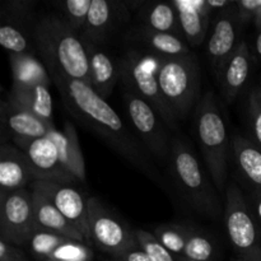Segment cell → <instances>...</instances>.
Returning <instances> with one entry per match:
<instances>
[{
	"instance_id": "cell-1",
	"label": "cell",
	"mask_w": 261,
	"mask_h": 261,
	"mask_svg": "<svg viewBox=\"0 0 261 261\" xmlns=\"http://www.w3.org/2000/svg\"><path fill=\"white\" fill-rule=\"evenodd\" d=\"M69 114L101 137L117 154L155 182H162L147 149L127 129L117 112L89 84L68 76L51 75Z\"/></svg>"
},
{
	"instance_id": "cell-2",
	"label": "cell",
	"mask_w": 261,
	"mask_h": 261,
	"mask_svg": "<svg viewBox=\"0 0 261 261\" xmlns=\"http://www.w3.org/2000/svg\"><path fill=\"white\" fill-rule=\"evenodd\" d=\"M36 51L50 75L60 74L89 83V61L81 36L59 14L40 15L32 22Z\"/></svg>"
},
{
	"instance_id": "cell-3",
	"label": "cell",
	"mask_w": 261,
	"mask_h": 261,
	"mask_svg": "<svg viewBox=\"0 0 261 261\" xmlns=\"http://www.w3.org/2000/svg\"><path fill=\"white\" fill-rule=\"evenodd\" d=\"M194 121L204 162L216 188L223 193L231 153V139L213 92H206L196 105Z\"/></svg>"
},
{
	"instance_id": "cell-4",
	"label": "cell",
	"mask_w": 261,
	"mask_h": 261,
	"mask_svg": "<svg viewBox=\"0 0 261 261\" xmlns=\"http://www.w3.org/2000/svg\"><path fill=\"white\" fill-rule=\"evenodd\" d=\"M168 163L173 181L188 203L201 216L218 218L223 211L218 195L209 182L196 154L185 140L180 138L172 139Z\"/></svg>"
},
{
	"instance_id": "cell-5",
	"label": "cell",
	"mask_w": 261,
	"mask_h": 261,
	"mask_svg": "<svg viewBox=\"0 0 261 261\" xmlns=\"http://www.w3.org/2000/svg\"><path fill=\"white\" fill-rule=\"evenodd\" d=\"M165 58L152 53L130 50L119 61L120 73L125 87L135 92L155 110L170 129H177L178 119L168 106L160 83L158 73Z\"/></svg>"
},
{
	"instance_id": "cell-6",
	"label": "cell",
	"mask_w": 261,
	"mask_h": 261,
	"mask_svg": "<svg viewBox=\"0 0 261 261\" xmlns=\"http://www.w3.org/2000/svg\"><path fill=\"white\" fill-rule=\"evenodd\" d=\"M158 83L176 117L186 119L200 101V68L195 56L165 59Z\"/></svg>"
},
{
	"instance_id": "cell-7",
	"label": "cell",
	"mask_w": 261,
	"mask_h": 261,
	"mask_svg": "<svg viewBox=\"0 0 261 261\" xmlns=\"http://www.w3.org/2000/svg\"><path fill=\"white\" fill-rule=\"evenodd\" d=\"M224 224L229 242L244 261H261V232L251 206L234 184L226 189Z\"/></svg>"
},
{
	"instance_id": "cell-8",
	"label": "cell",
	"mask_w": 261,
	"mask_h": 261,
	"mask_svg": "<svg viewBox=\"0 0 261 261\" xmlns=\"http://www.w3.org/2000/svg\"><path fill=\"white\" fill-rule=\"evenodd\" d=\"M89 241L115 257L137 249L135 231H132L97 198L88 199Z\"/></svg>"
},
{
	"instance_id": "cell-9",
	"label": "cell",
	"mask_w": 261,
	"mask_h": 261,
	"mask_svg": "<svg viewBox=\"0 0 261 261\" xmlns=\"http://www.w3.org/2000/svg\"><path fill=\"white\" fill-rule=\"evenodd\" d=\"M124 102L130 122L142 139L145 149L149 150L150 154L158 160L168 162L172 140L166 132L167 125L163 122L155 110L135 92L125 89Z\"/></svg>"
},
{
	"instance_id": "cell-10",
	"label": "cell",
	"mask_w": 261,
	"mask_h": 261,
	"mask_svg": "<svg viewBox=\"0 0 261 261\" xmlns=\"http://www.w3.org/2000/svg\"><path fill=\"white\" fill-rule=\"evenodd\" d=\"M0 198V237L15 246L28 245L36 231L32 191L20 189Z\"/></svg>"
},
{
	"instance_id": "cell-11",
	"label": "cell",
	"mask_w": 261,
	"mask_h": 261,
	"mask_svg": "<svg viewBox=\"0 0 261 261\" xmlns=\"http://www.w3.org/2000/svg\"><path fill=\"white\" fill-rule=\"evenodd\" d=\"M242 24L244 23L240 18L237 2L233 7L216 15L214 24L206 40V56L217 79L221 75L224 64L242 41L240 40Z\"/></svg>"
},
{
	"instance_id": "cell-12",
	"label": "cell",
	"mask_w": 261,
	"mask_h": 261,
	"mask_svg": "<svg viewBox=\"0 0 261 261\" xmlns=\"http://www.w3.org/2000/svg\"><path fill=\"white\" fill-rule=\"evenodd\" d=\"M13 142L27 155L32 166L35 181H53L68 185L78 182L63 166L58 149L48 135L33 139L13 138Z\"/></svg>"
},
{
	"instance_id": "cell-13",
	"label": "cell",
	"mask_w": 261,
	"mask_h": 261,
	"mask_svg": "<svg viewBox=\"0 0 261 261\" xmlns=\"http://www.w3.org/2000/svg\"><path fill=\"white\" fill-rule=\"evenodd\" d=\"M31 188L53 201L66 221L81 232L86 241H89L88 199L83 193L73 185L53 181H33Z\"/></svg>"
},
{
	"instance_id": "cell-14",
	"label": "cell",
	"mask_w": 261,
	"mask_h": 261,
	"mask_svg": "<svg viewBox=\"0 0 261 261\" xmlns=\"http://www.w3.org/2000/svg\"><path fill=\"white\" fill-rule=\"evenodd\" d=\"M125 10L121 9V4L117 2L93 0L86 25L81 33V40L86 43L102 46L116 30L117 24L124 20Z\"/></svg>"
},
{
	"instance_id": "cell-15",
	"label": "cell",
	"mask_w": 261,
	"mask_h": 261,
	"mask_svg": "<svg viewBox=\"0 0 261 261\" xmlns=\"http://www.w3.org/2000/svg\"><path fill=\"white\" fill-rule=\"evenodd\" d=\"M181 32L190 47H199L208 40L211 12L205 0H172Z\"/></svg>"
},
{
	"instance_id": "cell-16",
	"label": "cell",
	"mask_w": 261,
	"mask_h": 261,
	"mask_svg": "<svg viewBox=\"0 0 261 261\" xmlns=\"http://www.w3.org/2000/svg\"><path fill=\"white\" fill-rule=\"evenodd\" d=\"M33 181L35 175L27 155L15 145L3 143L0 148V195L24 189Z\"/></svg>"
},
{
	"instance_id": "cell-17",
	"label": "cell",
	"mask_w": 261,
	"mask_h": 261,
	"mask_svg": "<svg viewBox=\"0 0 261 261\" xmlns=\"http://www.w3.org/2000/svg\"><path fill=\"white\" fill-rule=\"evenodd\" d=\"M89 61V86L103 99L109 98L115 86L121 78L119 61L115 60L102 46L86 43Z\"/></svg>"
},
{
	"instance_id": "cell-18",
	"label": "cell",
	"mask_w": 261,
	"mask_h": 261,
	"mask_svg": "<svg viewBox=\"0 0 261 261\" xmlns=\"http://www.w3.org/2000/svg\"><path fill=\"white\" fill-rule=\"evenodd\" d=\"M251 69V51L244 40L240 42L231 58L224 64L218 76L219 87L227 103H232L239 97L240 92L249 79Z\"/></svg>"
},
{
	"instance_id": "cell-19",
	"label": "cell",
	"mask_w": 261,
	"mask_h": 261,
	"mask_svg": "<svg viewBox=\"0 0 261 261\" xmlns=\"http://www.w3.org/2000/svg\"><path fill=\"white\" fill-rule=\"evenodd\" d=\"M47 135L55 144L61 163L66 171L78 182H84L86 163L74 125L70 121H65L63 129L58 130L56 127H53Z\"/></svg>"
},
{
	"instance_id": "cell-20",
	"label": "cell",
	"mask_w": 261,
	"mask_h": 261,
	"mask_svg": "<svg viewBox=\"0 0 261 261\" xmlns=\"http://www.w3.org/2000/svg\"><path fill=\"white\" fill-rule=\"evenodd\" d=\"M3 125L8 127L13 138H42L50 133L55 125L41 120L31 112L15 106L8 99L2 102Z\"/></svg>"
},
{
	"instance_id": "cell-21",
	"label": "cell",
	"mask_w": 261,
	"mask_h": 261,
	"mask_svg": "<svg viewBox=\"0 0 261 261\" xmlns=\"http://www.w3.org/2000/svg\"><path fill=\"white\" fill-rule=\"evenodd\" d=\"M7 99L15 106L31 112L46 122L54 124V102L50 87L46 86H12Z\"/></svg>"
},
{
	"instance_id": "cell-22",
	"label": "cell",
	"mask_w": 261,
	"mask_h": 261,
	"mask_svg": "<svg viewBox=\"0 0 261 261\" xmlns=\"http://www.w3.org/2000/svg\"><path fill=\"white\" fill-rule=\"evenodd\" d=\"M32 191L36 228L47 229V231L56 232V233L68 237V239L86 242V239L82 236L81 232L66 221L65 217L59 212V209L54 205L53 201L48 200L45 195H42L38 191Z\"/></svg>"
},
{
	"instance_id": "cell-23",
	"label": "cell",
	"mask_w": 261,
	"mask_h": 261,
	"mask_svg": "<svg viewBox=\"0 0 261 261\" xmlns=\"http://www.w3.org/2000/svg\"><path fill=\"white\" fill-rule=\"evenodd\" d=\"M9 64L13 86L50 87L53 83L46 65L35 54H10Z\"/></svg>"
},
{
	"instance_id": "cell-24",
	"label": "cell",
	"mask_w": 261,
	"mask_h": 261,
	"mask_svg": "<svg viewBox=\"0 0 261 261\" xmlns=\"http://www.w3.org/2000/svg\"><path fill=\"white\" fill-rule=\"evenodd\" d=\"M138 41L144 43L149 53L165 59L181 58L191 55V47L181 36L172 33L157 32L140 25L137 31Z\"/></svg>"
},
{
	"instance_id": "cell-25",
	"label": "cell",
	"mask_w": 261,
	"mask_h": 261,
	"mask_svg": "<svg viewBox=\"0 0 261 261\" xmlns=\"http://www.w3.org/2000/svg\"><path fill=\"white\" fill-rule=\"evenodd\" d=\"M231 153L237 167L256 188H261V149L251 139L236 134L231 139Z\"/></svg>"
},
{
	"instance_id": "cell-26",
	"label": "cell",
	"mask_w": 261,
	"mask_h": 261,
	"mask_svg": "<svg viewBox=\"0 0 261 261\" xmlns=\"http://www.w3.org/2000/svg\"><path fill=\"white\" fill-rule=\"evenodd\" d=\"M142 27L157 32L172 33L184 37L180 23L172 2L170 3H148L140 10Z\"/></svg>"
},
{
	"instance_id": "cell-27",
	"label": "cell",
	"mask_w": 261,
	"mask_h": 261,
	"mask_svg": "<svg viewBox=\"0 0 261 261\" xmlns=\"http://www.w3.org/2000/svg\"><path fill=\"white\" fill-rule=\"evenodd\" d=\"M0 45L8 54H35L32 36L27 35L23 25H18L15 20H7L0 25Z\"/></svg>"
},
{
	"instance_id": "cell-28",
	"label": "cell",
	"mask_w": 261,
	"mask_h": 261,
	"mask_svg": "<svg viewBox=\"0 0 261 261\" xmlns=\"http://www.w3.org/2000/svg\"><path fill=\"white\" fill-rule=\"evenodd\" d=\"M190 227L181 224H162L153 232L158 241L176 256H182Z\"/></svg>"
},
{
	"instance_id": "cell-29",
	"label": "cell",
	"mask_w": 261,
	"mask_h": 261,
	"mask_svg": "<svg viewBox=\"0 0 261 261\" xmlns=\"http://www.w3.org/2000/svg\"><path fill=\"white\" fill-rule=\"evenodd\" d=\"M93 0H66L59 3L58 8L60 12V17L81 36L84 25H86L87 17H88L89 8Z\"/></svg>"
},
{
	"instance_id": "cell-30",
	"label": "cell",
	"mask_w": 261,
	"mask_h": 261,
	"mask_svg": "<svg viewBox=\"0 0 261 261\" xmlns=\"http://www.w3.org/2000/svg\"><path fill=\"white\" fill-rule=\"evenodd\" d=\"M68 240L71 239L61 236L56 232L47 231V229L36 228L28 245H30L31 250L36 256L48 260L51 255L54 254V251L63 244H65Z\"/></svg>"
},
{
	"instance_id": "cell-31",
	"label": "cell",
	"mask_w": 261,
	"mask_h": 261,
	"mask_svg": "<svg viewBox=\"0 0 261 261\" xmlns=\"http://www.w3.org/2000/svg\"><path fill=\"white\" fill-rule=\"evenodd\" d=\"M214 255L213 242L204 232L190 227L182 256L195 261H211Z\"/></svg>"
},
{
	"instance_id": "cell-32",
	"label": "cell",
	"mask_w": 261,
	"mask_h": 261,
	"mask_svg": "<svg viewBox=\"0 0 261 261\" xmlns=\"http://www.w3.org/2000/svg\"><path fill=\"white\" fill-rule=\"evenodd\" d=\"M137 236L138 246L143 251L147 252L154 261H177V256L172 252L168 251L162 244L157 240V237L153 233L143 229H137L135 231Z\"/></svg>"
},
{
	"instance_id": "cell-33",
	"label": "cell",
	"mask_w": 261,
	"mask_h": 261,
	"mask_svg": "<svg viewBox=\"0 0 261 261\" xmlns=\"http://www.w3.org/2000/svg\"><path fill=\"white\" fill-rule=\"evenodd\" d=\"M93 252L83 241L68 240L54 251L48 260L56 261H91Z\"/></svg>"
},
{
	"instance_id": "cell-34",
	"label": "cell",
	"mask_w": 261,
	"mask_h": 261,
	"mask_svg": "<svg viewBox=\"0 0 261 261\" xmlns=\"http://www.w3.org/2000/svg\"><path fill=\"white\" fill-rule=\"evenodd\" d=\"M249 124L252 142L261 149V86L249 94Z\"/></svg>"
},
{
	"instance_id": "cell-35",
	"label": "cell",
	"mask_w": 261,
	"mask_h": 261,
	"mask_svg": "<svg viewBox=\"0 0 261 261\" xmlns=\"http://www.w3.org/2000/svg\"><path fill=\"white\" fill-rule=\"evenodd\" d=\"M260 0H240L237 2V8L240 12V18L242 23H247L254 20L255 12L259 7Z\"/></svg>"
},
{
	"instance_id": "cell-36",
	"label": "cell",
	"mask_w": 261,
	"mask_h": 261,
	"mask_svg": "<svg viewBox=\"0 0 261 261\" xmlns=\"http://www.w3.org/2000/svg\"><path fill=\"white\" fill-rule=\"evenodd\" d=\"M22 255L15 245L0 237V261H22Z\"/></svg>"
},
{
	"instance_id": "cell-37",
	"label": "cell",
	"mask_w": 261,
	"mask_h": 261,
	"mask_svg": "<svg viewBox=\"0 0 261 261\" xmlns=\"http://www.w3.org/2000/svg\"><path fill=\"white\" fill-rule=\"evenodd\" d=\"M117 261H154L149 255L145 251H143L142 249L137 247V249H133L130 251L125 252V254L120 255L119 257H116Z\"/></svg>"
},
{
	"instance_id": "cell-38",
	"label": "cell",
	"mask_w": 261,
	"mask_h": 261,
	"mask_svg": "<svg viewBox=\"0 0 261 261\" xmlns=\"http://www.w3.org/2000/svg\"><path fill=\"white\" fill-rule=\"evenodd\" d=\"M205 2L211 14L213 12H218V13L223 12V10L233 7L234 3H236V2H232V0H205Z\"/></svg>"
},
{
	"instance_id": "cell-39",
	"label": "cell",
	"mask_w": 261,
	"mask_h": 261,
	"mask_svg": "<svg viewBox=\"0 0 261 261\" xmlns=\"http://www.w3.org/2000/svg\"><path fill=\"white\" fill-rule=\"evenodd\" d=\"M251 204L255 217L261 222V188H256L251 193Z\"/></svg>"
},
{
	"instance_id": "cell-40",
	"label": "cell",
	"mask_w": 261,
	"mask_h": 261,
	"mask_svg": "<svg viewBox=\"0 0 261 261\" xmlns=\"http://www.w3.org/2000/svg\"><path fill=\"white\" fill-rule=\"evenodd\" d=\"M254 23H255V27L257 28V31H261V0L259 3V7H257L256 12H255L254 15Z\"/></svg>"
},
{
	"instance_id": "cell-41",
	"label": "cell",
	"mask_w": 261,
	"mask_h": 261,
	"mask_svg": "<svg viewBox=\"0 0 261 261\" xmlns=\"http://www.w3.org/2000/svg\"><path fill=\"white\" fill-rule=\"evenodd\" d=\"M255 51H256L257 56L261 59V31L259 32V35H257L256 41H255Z\"/></svg>"
},
{
	"instance_id": "cell-42",
	"label": "cell",
	"mask_w": 261,
	"mask_h": 261,
	"mask_svg": "<svg viewBox=\"0 0 261 261\" xmlns=\"http://www.w3.org/2000/svg\"><path fill=\"white\" fill-rule=\"evenodd\" d=\"M177 261H195V260L188 259V257H185V256H177Z\"/></svg>"
},
{
	"instance_id": "cell-43",
	"label": "cell",
	"mask_w": 261,
	"mask_h": 261,
	"mask_svg": "<svg viewBox=\"0 0 261 261\" xmlns=\"http://www.w3.org/2000/svg\"><path fill=\"white\" fill-rule=\"evenodd\" d=\"M234 261H244V260H241V259H239V260H234Z\"/></svg>"
},
{
	"instance_id": "cell-44",
	"label": "cell",
	"mask_w": 261,
	"mask_h": 261,
	"mask_svg": "<svg viewBox=\"0 0 261 261\" xmlns=\"http://www.w3.org/2000/svg\"><path fill=\"white\" fill-rule=\"evenodd\" d=\"M46 261H56V260H46Z\"/></svg>"
}]
</instances>
